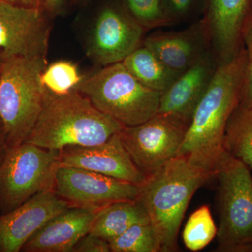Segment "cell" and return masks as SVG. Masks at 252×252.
<instances>
[{"mask_svg": "<svg viewBox=\"0 0 252 252\" xmlns=\"http://www.w3.org/2000/svg\"><path fill=\"white\" fill-rule=\"evenodd\" d=\"M245 62L243 46L233 59L219 64L193 113L177 156H185L190 163L217 172L225 152V127L240 102Z\"/></svg>", "mask_w": 252, "mask_h": 252, "instance_id": "6da1fadb", "label": "cell"}, {"mask_svg": "<svg viewBox=\"0 0 252 252\" xmlns=\"http://www.w3.org/2000/svg\"><path fill=\"white\" fill-rule=\"evenodd\" d=\"M46 58H4L0 76V126L7 149L23 143L39 117L46 88Z\"/></svg>", "mask_w": 252, "mask_h": 252, "instance_id": "277c9868", "label": "cell"}, {"mask_svg": "<svg viewBox=\"0 0 252 252\" xmlns=\"http://www.w3.org/2000/svg\"><path fill=\"white\" fill-rule=\"evenodd\" d=\"M123 6L145 31L172 25L165 0H122Z\"/></svg>", "mask_w": 252, "mask_h": 252, "instance_id": "cb8c5ba5", "label": "cell"}, {"mask_svg": "<svg viewBox=\"0 0 252 252\" xmlns=\"http://www.w3.org/2000/svg\"><path fill=\"white\" fill-rule=\"evenodd\" d=\"M189 126L180 118L158 112L140 125L123 127L119 135L136 166L147 177L177 157Z\"/></svg>", "mask_w": 252, "mask_h": 252, "instance_id": "ba28073f", "label": "cell"}, {"mask_svg": "<svg viewBox=\"0 0 252 252\" xmlns=\"http://www.w3.org/2000/svg\"><path fill=\"white\" fill-rule=\"evenodd\" d=\"M84 77L75 63L59 61L46 66L41 74V81L47 90L64 94L74 90Z\"/></svg>", "mask_w": 252, "mask_h": 252, "instance_id": "603a6c76", "label": "cell"}, {"mask_svg": "<svg viewBox=\"0 0 252 252\" xmlns=\"http://www.w3.org/2000/svg\"><path fill=\"white\" fill-rule=\"evenodd\" d=\"M243 41L246 62L239 105L252 109V16L244 30Z\"/></svg>", "mask_w": 252, "mask_h": 252, "instance_id": "484cf974", "label": "cell"}, {"mask_svg": "<svg viewBox=\"0 0 252 252\" xmlns=\"http://www.w3.org/2000/svg\"><path fill=\"white\" fill-rule=\"evenodd\" d=\"M223 147L252 170V109L239 105L225 127Z\"/></svg>", "mask_w": 252, "mask_h": 252, "instance_id": "ffe728a7", "label": "cell"}, {"mask_svg": "<svg viewBox=\"0 0 252 252\" xmlns=\"http://www.w3.org/2000/svg\"><path fill=\"white\" fill-rule=\"evenodd\" d=\"M109 244L112 252H159L157 235L150 221L132 225Z\"/></svg>", "mask_w": 252, "mask_h": 252, "instance_id": "7402d4cb", "label": "cell"}, {"mask_svg": "<svg viewBox=\"0 0 252 252\" xmlns=\"http://www.w3.org/2000/svg\"><path fill=\"white\" fill-rule=\"evenodd\" d=\"M4 56L1 51H0V76H1V69H2L3 64H4Z\"/></svg>", "mask_w": 252, "mask_h": 252, "instance_id": "4dcf8cb0", "label": "cell"}, {"mask_svg": "<svg viewBox=\"0 0 252 252\" xmlns=\"http://www.w3.org/2000/svg\"><path fill=\"white\" fill-rule=\"evenodd\" d=\"M89 0H74L76 3H81V4H84L86 1H88Z\"/></svg>", "mask_w": 252, "mask_h": 252, "instance_id": "1f68e13d", "label": "cell"}, {"mask_svg": "<svg viewBox=\"0 0 252 252\" xmlns=\"http://www.w3.org/2000/svg\"><path fill=\"white\" fill-rule=\"evenodd\" d=\"M72 205L50 190L36 194L12 211L0 215V252L21 251L38 230Z\"/></svg>", "mask_w": 252, "mask_h": 252, "instance_id": "7c38bea8", "label": "cell"}, {"mask_svg": "<svg viewBox=\"0 0 252 252\" xmlns=\"http://www.w3.org/2000/svg\"><path fill=\"white\" fill-rule=\"evenodd\" d=\"M150 221L140 202L121 200L97 209L90 233L110 241L132 225Z\"/></svg>", "mask_w": 252, "mask_h": 252, "instance_id": "ac0fdd59", "label": "cell"}, {"mask_svg": "<svg viewBox=\"0 0 252 252\" xmlns=\"http://www.w3.org/2000/svg\"><path fill=\"white\" fill-rule=\"evenodd\" d=\"M167 67L181 74L212 51L211 39L203 18L180 31H157L143 41Z\"/></svg>", "mask_w": 252, "mask_h": 252, "instance_id": "9a60e30c", "label": "cell"}, {"mask_svg": "<svg viewBox=\"0 0 252 252\" xmlns=\"http://www.w3.org/2000/svg\"><path fill=\"white\" fill-rule=\"evenodd\" d=\"M60 151L28 142L7 149L0 164V215L26 203L36 194L54 190Z\"/></svg>", "mask_w": 252, "mask_h": 252, "instance_id": "52a82bcc", "label": "cell"}, {"mask_svg": "<svg viewBox=\"0 0 252 252\" xmlns=\"http://www.w3.org/2000/svg\"><path fill=\"white\" fill-rule=\"evenodd\" d=\"M172 25L191 21L204 14L206 0H165Z\"/></svg>", "mask_w": 252, "mask_h": 252, "instance_id": "d4e9b609", "label": "cell"}, {"mask_svg": "<svg viewBox=\"0 0 252 252\" xmlns=\"http://www.w3.org/2000/svg\"></svg>", "mask_w": 252, "mask_h": 252, "instance_id": "d6a6232c", "label": "cell"}, {"mask_svg": "<svg viewBox=\"0 0 252 252\" xmlns=\"http://www.w3.org/2000/svg\"><path fill=\"white\" fill-rule=\"evenodd\" d=\"M122 63L143 85L160 94L180 75L167 67L143 44L128 55Z\"/></svg>", "mask_w": 252, "mask_h": 252, "instance_id": "d6986e66", "label": "cell"}, {"mask_svg": "<svg viewBox=\"0 0 252 252\" xmlns=\"http://www.w3.org/2000/svg\"><path fill=\"white\" fill-rule=\"evenodd\" d=\"M60 165L86 169L139 186L147 178L131 158L119 132L103 143L61 149Z\"/></svg>", "mask_w": 252, "mask_h": 252, "instance_id": "4fadbf2b", "label": "cell"}, {"mask_svg": "<svg viewBox=\"0 0 252 252\" xmlns=\"http://www.w3.org/2000/svg\"><path fill=\"white\" fill-rule=\"evenodd\" d=\"M251 17L252 0H206L203 18L219 64L242 49L244 30Z\"/></svg>", "mask_w": 252, "mask_h": 252, "instance_id": "5bb4252c", "label": "cell"}, {"mask_svg": "<svg viewBox=\"0 0 252 252\" xmlns=\"http://www.w3.org/2000/svg\"><path fill=\"white\" fill-rule=\"evenodd\" d=\"M97 209L72 205L51 219L23 247L26 252H72L91 231Z\"/></svg>", "mask_w": 252, "mask_h": 252, "instance_id": "e0dca14e", "label": "cell"}, {"mask_svg": "<svg viewBox=\"0 0 252 252\" xmlns=\"http://www.w3.org/2000/svg\"><path fill=\"white\" fill-rule=\"evenodd\" d=\"M216 174L179 155L147 176L140 185L137 200L148 215L159 252L180 251L179 232L189 203L198 189Z\"/></svg>", "mask_w": 252, "mask_h": 252, "instance_id": "7a4b0ae2", "label": "cell"}, {"mask_svg": "<svg viewBox=\"0 0 252 252\" xmlns=\"http://www.w3.org/2000/svg\"><path fill=\"white\" fill-rule=\"evenodd\" d=\"M218 252H252V176L243 162L225 152L216 167Z\"/></svg>", "mask_w": 252, "mask_h": 252, "instance_id": "8992f818", "label": "cell"}, {"mask_svg": "<svg viewBox=\"0 0 252 252\" xmlns=\"http://www.w3.org/2000/svg\"><path fill=\"white\" fill-rule=\"evenodd\" d=\"M6 152H7V146H6L2 129H1V126H0V164L2 162Z\"/></svg>", "mask_w": 252, "mask_h": 252, "instance_id": "f546056e", "label": "cell"}, {"mask_svg": "<svg viewBox=\"0 0 252 252\" xmlns=\"http://www.w3.org/2000/svg\"><path fill=\"white\" fill-rule=\"evenodd\" d=\"M218 65L211 51L182 73L160 94L158 113L171 114L190 124Z\"/></svg>", "mask_w": 252, "mask_h": 252, "instance_id": "2e32d148", "label": "cell"}, {"mask_svg": "<svg viewBox=\"0 0 252 252\" xmlns=\"http://www.w3.org/2000/svg\"><path fill=\"white\" fill-rule=\"evenodd\" d=\"M54 190L78 206L99 209L121 200H135L140 186L79 167L60 165L55 174Z\"/></svg>", "mask_w": 252, "mask_h": 252, "instance_id": "30bf717a", "label": "cell"}, {"mask_svg": "<svg viewBox=\"0 0 252 252\" xmlns=\"http://www.w3.org/2000/svg\"><path fill=\"white\" fill-rule=\"evenodd\" d=\"M49 19L42 9L0 0V51L4 58H46Z\"/></svg>", "mask_w": 252, "mask_h": 252, "instance_id": "8fae6325", "label": "cell"}, {"mask_svg": "<svg viewBox=\"0 0 252 252\" xmlns=\"http://www.w3.org/2000/svg\"><path fill=\"white\" fill-rule=\"evenodd\" d=\"M11 4L23 7L42 9L44 0H4Z\"/></svg>", "mask_w": 252, "mask_h": 252, "instance_id": "f1b7e54d", "label": "cell"}, {"mask_svg": "<svg viewBox=\"0 0 252 252\" xmlns=\"http://www.w3.org/2000/svg\"><path fill=\"white\" fill-rule=\"evenodd\" d=\"M109 242L89 232L79 240L72 252H109Z\"/></svg>", "mask_w": 252, "mask_h": 252, "instance_id": "4316f807", "label": "cell"}, {"mask_svg": "<svg viewBox=\"0 0 252 252\" xmlns=\"http://www.w3.org/2000/svg\"><path fill=\"white\" fill-rule=\"evenodd\" d=\"M217 227L208 205L197 209L187 220L182 239L186 248L198 252L207 247L217 237Z\"/></svg>", "mask_w": 252, "mask_h": 252, "instance_id": "44dd1931", "label": "cell"}, {"mask_svg": "<svg viewBox=\"0 0 252 252\" xmlns=\"http://www.w3.org/2000/svg\"><path fill=\"white\" fill-rule=\"evenodd\" d=\"M144 32L123 5H106L94 21L86 53L101 67L122 63L142 45Z\"/></svg>", "mask_w": 252, "mask_h": 252, "instance_id": "9c48e42d", "label": "cell"}, {"mask_svg": "<svg viewBox=\"0 0 252 252\" xmlns=\"http://www.w3.org/2000/svg\"><path fill=\"white\" fill-rule=\"evenodd\" d=\"M74 90L124 127L140 125L156 115L161 94L143 85L122 63L102 67L84 77Z\"/></svg>", "mask_w": 252, "mask_h": 252, "instance_id": "5b68a950", "label": "cell"}, {"mask_svg": "<svg viewBox=\"0 0 252 252\" xmlns=\"http://www.w3.org/2000/svg\"><path fill=\"white\" fill-rule=\"evenodd\" d=\"M123 127L79 91L59 94L46 89L40 114L24 142L59 151L70 146H94Z\"/></svg>", "mask_w": 252, "mask_h": 252, "instance_id": "3957f363", "label": "cell"}, {"mask_svg": "<svg viewBox=\"0 0 252 252\" xmlns=\"http://www.w3.org/2000/svg\"><path fill=\"white\" fill-rule=\"evenodd\" d=\"M69 0H44L42 9L49 18L62 14Z\"/></svg>", "mask_w": 252, "mask_h": 252, "instance_id": "83f0119b", "label": "cell"}]
</instances>
